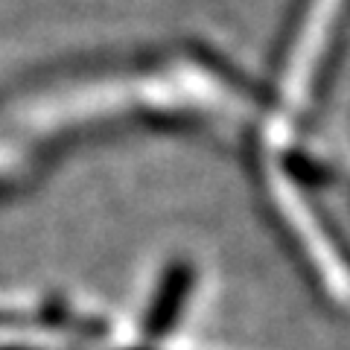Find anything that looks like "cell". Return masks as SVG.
Instances as JSON below:
<instances>
[{
	"label": "cell",
	"mask_w": 350,
	"mask_h": 350,
	"mask_svg": "<svg viewBox=\"0 0 350 350\" xmlns=\"http://www.w3.org/2000/svg\"><path fill=\"white\" fill-rule=\"evenodd\" d=\"M350 0H301L292 29L283 38L278 85L271 91L280 105V117H271L266 131L280 126L301 129L312 120L342 56Z\"/></svg>",
	"instance_id": "1"
}]
</instances>
